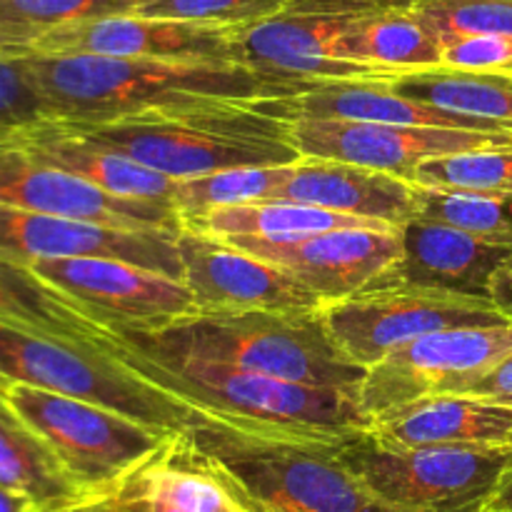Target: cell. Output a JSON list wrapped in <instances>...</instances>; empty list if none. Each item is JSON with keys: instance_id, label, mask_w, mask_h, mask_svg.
I'll use <instances>...</instances> for the list:
<instances>
[{"instance_id": "1", "label": "cell", "mask_w": 512, "mask_h": 512, "mask_svg": "<svg viewBox=\"0 0 512 512\" xmlns=\"http://www.w3.org/2000/svg\"><path fill=\"white\" fill-rule=\"evenodd\" d=\"M30 78L53 123H103L125 115L250 105L290 98L310 83L270 78L243 63L25 55Z\"/></svg>"}, {"instance_id": "2", "label": "cell", "mask_w": 512, "mask_h": 512, "mask_svg": "<svg viewBox=\"0 0 512 512\" xmlns=\"http://www.w3.org/2000/svg\"><path fill=\"white\" fill-rule=\"evenodd\" d=\"M98 348L203 418L243 433L340 445L373 428L358 398L345 390L290 383L235 365L140 348L110 330Z\"/></svg>"}, {"instance_id": "3", "label": "cell", "mask_w": 512, "mask_h": 512, "mask_svg": "<svg viewBox=\"0 0 512 512\" xmlns=\"http://www.w3.org/2000/svg\"><path fill=\"white\" fill-rule=\"evenodd\" d=\"M178 443L240 512H395L360 483L338 445L263 438L215 420L178 433Z\"/></svg>"}, {"instance_id": "4", "label": "cell", "mask_w": 512, "mask_h": 512, "mask_svg": "<svg viewBox=\"0 0 512 512\" xmlns=\"http://www.w3.org/2000/svg\"><path fill=\"white\" fill-rule=\"evenodd\" d=\"M125 343L358 395L365 368L335 345L320 310H210L163 328L105 325Z\"/></svg>"}, {"instance_id": "5", "label": "cell", "mask_w": 512, "mask_h": 512, "mask_svg": "<svg viewBox=\"0 0 512 512\" xmlns=\"http://www.w3.org/2000/svg\"><path fill=\"white\" fill-rule=\"evenodd\" d=\"M53 123V120H50ZM88 143L125 155L173 180L230 168L303 160L288 123L250 105L125 115L103 123H58Z\"/></svg>"}, {"instance_id": "6", "label": "cell", "mask_w": 512, "mask_h": 512, "mask_svg": "<svg viewBox=\"0 0 512 512\" xmlns=\"http://www.w3.org/2000/svg\"><path fill=\"white\" fill-rule=\"evenodd\" d=\"M0 385H30L65 398L100 405L150 425L183 433L208 420L165 390L135 375L93 345H70L58 338L0 323Z\"/></svg>"}, {"instance_id": "7", "label": "cell", "mask_w": 512, "mask_h": 512, "mask_svg": "<svg viewBox=\"0 0 512 512\" xmlns=\"http://www.w3.org/2000/svg\"><path fill=\"white\" fill-rule=\"evenodd\" d=\"M360 483L395 512H485L512 468V448H395L370 430L338 445Z\"/></svg>"}, {"instance_id": "8", "label": "cell", "mask_w": 512, "mask_h": 512, "mask_svg": "<svg viewBox=\"0 0 512 512\" xmlns=\"http://www.w3.org/2000/svg\"><path fill=\"white\" fill-rule=\"evenodd\" d=\"M10 405L53 448L75 483L95 500H108L168 448L178 433L30 385H3Z\"/></svg>"}, {"instance_id": "9", "label": "cell", "mask_w": 512, "mask_h": 512, "mask_svg": "<svg viewBox=\"0 0 512 512\" xmlns=\"http://www.w3.org/2000/svg\"><path fill=\"white\" fill-rule=\"evenodd\" d=\"M320 315L335 345L365 370L400 345L428 333L510 320L490 298L418 285L368 288L350 298L325 303Z\"/></svg>"}, {"instance_id": "10", "label": "cell", "mask_w": 512, "mask_h": 512, "mask_svg": "<svg viewBox=\"0 0 512 512\" xmlns=\"http://www.w3.org/2000/svg\"><path fill=\"white\" fill-rule=\"evenodd\" d=\"M398 0H288L280 13L235 30L238 60L288 83L393 78V73L343 60L335 45L355 20Z\"/></svg>"}, {"instance_id": "11", "label": "cell", "mask_w": 512, "mask_h": 512, "mask_svg": "<svg viewBox=\"0 0 512 512\" xmlns=\"http://www.w3.org/2000/svg\"><path fill=\"white\" fill-rule=\"evenodd\" d=\"M512 353V320L438 330L400 345L370 365L358 403L370 420L430 395L465 393Z\"/></svg>"}, {"instance_id": "12", "label": "cell", "mask_w": 512, "mask_h": 512, "mask_svg": "<svg viewBox=\"0 0 512 512\" xmlns=\"http://www.w3.org/2000/svg\"><path fill=\"white\" fill-rule=\"evenodd\" d=\"M30 268L103 325L153 330L200 313L183 280L118 258H48Z\"/></svg>"}, {"instance_id": "13", "label": "cell", "mask_w": 512, "mask_h": 512, "mask_svg": "<svg viewBox=\"0 0 512 512\" xmlns=\"http://www.w3.org/2000/svg\"><path fill=\"white\" fill-rule=\"evenodd\" d=\"M303 158L365 165L410 180L418 165L475 148L512 145V135L483 130L425 128V125L368 123V120L283 118Z\"/></svg>"}, {"instance_id": "14", "label": "cell", "mask_w": 512, "mask_h": 512, "mask_svg": "<svg viewBox=\"0 0 512 512\" xmlns=\"http://www.w3.org/2000/svg\"><path fill=\"white\" fill-rule=\"evenodd\" d=\"M235 30L238 28L230 25L153 18L140 13L105 15L45 30L35 38L33 53L240 63Z\"/></svg>"}, {"instance_id": "15", "label": "cell", "mask_w": 512, "mask_h": 512, "mask_svg": "<svg viewBox=\"0 0 512 512\" xmlns=\"http://www.w3.org/2000/svg\"><path fill=\"white\" fill-rule=\"evenodd\" d=\"M0 205L120 230L178 233L183 228V218L173 203L110 195L15 145H0Z\"/></svg>"}, {"instance_id": "16", "label": "cell", "mask_w": 512, "mask_h": 512, "mask_svg": "<svg viewBox=\"0 0 512 512\" xmlns=\"http://www.w3.org/2000/svg\"><path fill=\"white\" fill-rule=\"evenodd\" d=\"M183 280L200 313L210 310H320L310 293L280 265L245 253L238 245L183 225L175 235Z\"/></svg>"}, {"instance_id": "17", "label": "cell", "mask_w": 512, "mask_h": 512, "mask_svg": "<svg viewBox=\"0 0 512 512\" xmlns=\"http://www.w3.org/2000/svg\"><path fill=\"white\" fill-rule=\"evenodd\" d=\"M223 240L288 270L323 305L358 295L378 283L403 250L400 228H340L300 240Z\"/></svg>"}, {"instance_id": "18", "label": "cell", "mask_w": 512, "mask_h": 512, "mask_svg": "<svg viewBox=\"0 0 512 512\" xmlns=\"http://www.w3.org/2000/svg\"><path fill=\"white\" fill-rule=\"evenodd\" d=\"M173 230H120L60 215L0 205V255L33 263L103 255L178 278L183 275Z\"/></svg>"}, {"instance_id": "19", "label": "cell", "mask_w": 512, "mask_h": 512, "mask_svg": "<svg viewBox=\"0 0 512 512\" xmlns=\"http://www.w3.org/2000/svg\"><path fill=\"white\" fill-rule=\"evenodd\" d=\"M403 250L393 268L370 288L418 285L490 298L495 270L512 255L510 245L488 243L450 225L415 215L400 228ZM368 290V288H365Z\"/></svg>"}, {"instance_id": "20", "label": "cell", "mask_w": 512, "mask_h": 512, "mask_svg": "<svg viewBox=\"0 0 512 512\" xmlns=\"http://www.w3.org/2000/svg\"><path fill=\"white\" fill-rule=\"evenodd\" d=\"M273 200L315 205L403 228L418 213V185L400 175L340 160L303 158L290 165Z\"/></svg>"}, {"instance_id": "21", "label": "cell", "mask_w": 512, "mask_h": 512, "mask_svg": "<svg viewBox=\"0 0 512 512\" xmlns=\"http://www.w3.org/2000/svg\"><path fill=\"white\" fill-rule=\"evenodd\" d=\"M370 433L385 445H480L512 448V403L468 393H445L373 420Z\"/></svg>"}, {"instance_id": "22", "label": "cell", "mask_w": 512, "mask_h": 512, "mask_svg": "<svg viewBox=\"0 0 512 512\" xmlns=\"http://www.w3.org/2000/svg\"><path fill=\"white\" fill-rule=\"evenodd\" d=\"M10 145L25 150V153L43 160V163L68 170V173L88 180L95 188L105 190L110 195L173 203L178 180L168 178L158 170L145 168V165L135 163V160L125 158L120 153H113V150L88 143L80 135L70 133L68 128L50 123V120L43 125H35L33 130L23 133Z\"/></svg>"}, {"instance_id": "23", "label": "cell", "mask_w": 512, "mask_h": 512, "mask_svg": "<svg viewBox=\"0 0 512 512\" xmlns=\"http://www.w3.org/2000/svg\"><path fill=\"white\" fill-rule=\"evenodd\" d=\"M0 485L28 495L43 512H73L100 503L75 483L58 455L10 405L0 385Z\"/></svg>"}, {"instance_id": "24", "label": "cell", "mask_w": 512, "mask_h": 512, "mask_svg": "<svg viewBox=\"0 0 512 512\" xmlns=\"http://www.w3.org/2000/svg\"><path fill=\"white\" fill-rule=\"evenodd\" d=\"M0 323L93 348L108 333L83 305L45 283L28 263L5 255H0Z\"/></svg>"}, {"instance_id": "25", "label": "cell", "mask_w": 512, "mask_h": 512, "mask_svg": "<svg viewBox=\"0 0 512 512\" xmlns=\"http://www.w3.org/2000/svg\"><path fill=\"white\" fill-rule=\"evenodd\" d=\"M335 55L393 75L415 73L443 68V40L410 3H398L355 20L335 45Z\"/></svg>"}, {"instance_id": "26", "label": "cell", "mask_w": 512, "mask_h": 512, "mask_svg": "<svg viewBox=\"0 0 512 512\" xmlns=\"http://www.w3.org/2000/svg\"><path fill=\"white\" fill-rule=\"evenodd\" d=\"M183 225L218 238H255V240H300L308 235L328 233L340 228H390L375 220L335 213L290 200H258L215 208L210 213L185 220Z\"/></svg>"}, {"instance_id": "27", "label": "cell", "mask_w": 512, "mask_h": 512, "mask_svg": "<svg viewBox=\"0 0 512 512\" xmlns=\"http://www.w3.org/2000/svg\"><path fill=\"white\" fill-rule=\"evenodd\" d=\"M388 85L408 98L512 130V73L433 68L398 73Z\"/></svg>"}, {"instance_id": "28", "label": "cell", "mask_w": 512, "mask_h": 512, "mask_svg": "<svg viewBox=\"0 0 512 512\" xmlns=\"http://www.w3.org/2000/svg\"><path fill=\"white\" fill-rule=\"evenodd\" d=\"M288 170L290 165H255V168H230L178 180L173 203L185 223V220H193L215 208H225V205L273 200L275 190L283 185Z\"/></svg>"}, {"instance_id": "29", "label": "cell", "mask_w": 512, "mask_h": 512, "mask_svg": "<svg viewBox=\"0 0 512 512\" xmlns=\"http://www.w3.org/2000/svg\"><path fill=\"white\" fill-rule=\"evenodd\" d=\"M410 183L512 200V145L475 148L418 165Z\"/></svg>"}, {"instance_id": "30", "label": "cell", "mask_w": 512, "mask_h": 512, "mask_svg": "<svg viewBox=\"0 0 512 512\" xmlns=\"http://www.w3.org/2000/svg\"><path fill=\"white\" fill-rule=\"evenodd\" d=\"M415 215L458 228L488 243L512 248V213L508 200L418 185V213Z\"/></svg>"}, {"instance_id": "31", "label": "cell", "mask_w": 512, "mask_h": 512, "mask_svg": "<svg viewBox=\"0 0 512 512\" xmlns=\"http://www.w3.org/2000/svg\"><path fill=\"white\" fill-rule=\"evenodd\" d=\"M410 8L443 45L465 35H512V0H413Z\"/></svg>"}, {"instance_id": "32", "label": "cell", "mask_w": 512, "mask_h": 512, "mask_svg": "<svg viewBox=\"0 0 512 512\" xmlns=\"http://www.w3.org/2000/svg\"><path fill=\"white\" fill-rule=\"evenodd\" d=\"M143 3L145 0H0V23L43 35L45 30L80 20L135 13Z\"/></svg>"}, {"instance_id": "33", "label": "cell", "mask_w": 512, "mask_h": 512, "mask_svg": "<svg viewBox=\"0 0 512 512\" xmlns=\"http://www.w3.org/2000/svg\"><path fill=\"white\" fill-rule=\"evenodd\" d=\"M285 3L288 0H145L135 13L245 28L273 18L285 8Z\"/></svg>"}, {"instance_id": "34", "label": "cell", "mask_w": 512, "mask_h": 512, "mask_svg": "<svg viewBox=\"0 0 512 512\" xmlns=\"http://www.w3.org/2000/svg\"><path fill=\"white\" fill-rule=\"evenodd\" d=\"M43 123H48V113L25 58L0 60V145L15 143Z\"/></svg>"}, {"instance_id": "35", "label": "cell", "mask_w": 512, "mask_h": 512, "mask_svg": "<svg viewBox=\"0 0 512 512\" xmlns=\"http://www.w3.org/2000/svg\"><path fill=\"white\" fill-rule=\"evenodd\" d=\"M512 65V35H465L443 45V68L505 70Z\"/></svg>"}, {"instance_id": "36", "label": "cell", "mask_w": 512, "mask_h": 512, "mask_svg": "<svg viewBox=\"0 0 512 512\" xmlns=\"http://www.w3.org/2000/svg\"><path fill=\"white\" fill-rule=\"evenodd\" d=\"M468 395H480V398H493L512 403V353L500 360L495 368H490L483 378L475 380L468 390Z\"/></svg>"}, {"instance_id": "37", "label": "cell", "mask_w": 512, "mask_h": 512, "mask_svg": "<svg viewBox=\"0 0 512 512\" xmlns=\"http://www.w3.org/2000/svg\"><path fill=\"white\" fill-rule=\"evenodd\" d=\"M110 505H113V512H183L175 508V505H170L168 500L140 490L130 480L110 498Z\"/></svg>"}, {"instance_id": "38", "label": "cell", "mask_w": 512, "mask_h": 512, "mask_svg": "<svg viewBox=\"0 0 512 512\" xmlns=\"http://www.w3.org/2000/svg\"><path fill=\"white\" fill-rule=\"evenodd\" d=\"M38 35L33 30L15 28V25L0 23V60L25 58L33 53V43Z\"/></svg>"}, {"instance_id": "39", "label": "cell", "mask_w": 512, "mask_h": 512, "mask_svg": "<svg viewBox=\"0 0 512 512\" xmlns=\"http://www.w3.org/2000/svg\"><path fill=\"white\" fill-rule=\"evenodd\" d=\"M490 300L498 305L500 313L512 320V255L495 270L490 280Z\"/></svg>"}, {"instance_id": "40", "label": "cell", "mask_w": 512, "mask_h": 512, "mask_svg": "<svg viewBox=\"0 0 512 512\" xmlns=\"http://www.w3.org/2000/svg\"><path fill=\"white\" fill-rule=\"evenodd\" d=\"M0 512H43V510H40L38 503L30 500L28 495L0 485Z\"/></svg>"}, {"instance_id": "41", "label": "cell", "mask_w": 512, "mask_h": 512, "mask_svg": "<svg viewBox=\"0 0 512 512\" xmlns=\"http://www.w3.org/2000/svg\"><path fill=\"white\" fill-rule=\"evenodd\" d=\"M485 512H512V468L500 480L498 490H495L493 500H490L488 510Z\"/></svg>"}, {"instance_id": "42", "label": "cell", "mask_w": 512, "mask_h": 512, "mask_svg": "<svg viewBox=\"0 0 512 512\" xmlns=\"http://www.w3.org/2000/svg\"><path fill=\"white\" fill-rule=\"evenodd\" d=\"M73 512H113V505H110V498H108V500H100V503L85 505V508L73 510Z\"/></svg>"}, {"instance_id": "43", "label": "cell", "mask_w": 512, "mask_h": 512, "mask_svg": "<svg viewBox=\"0 0 512 512\" xmlns=\"http://www.w3.org/2000/svg\"><path fill=\"white\" fill-rule=\"evenodd\" d=\"M505 73H512V65H508V68H505Z\"/></svg>"}, {"instance_id": "44", "label": "cell", "mask_w": 512, "mask_h": 512, "mask_svg": "<svg viewBox=\"0 0 512 512\" xmlns=\"http://www.w3.org/2000/svg\"><path fill=\"white\" fill-rule=\"evenodd\" d=\"M398 3H413V0H398Z\"/></svg>"}, {"instance_id": "45", "label": "cell", "mask_w": 512, "mask_h": 512, "mask_svg": "<svg viewBox=\"0 0 512 512\" xmlns=\"http://www.w3.org/2000/svg\"><path fill=\"white\" fill-rule=\"evenodd\" d=\"M508 205H510V213H512V200H508Z\"/></svg>"}]
</instances>
